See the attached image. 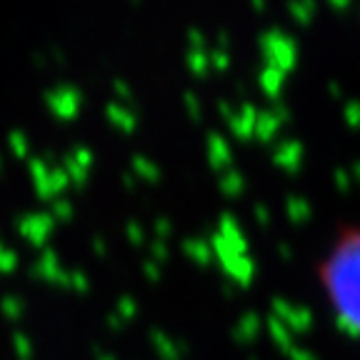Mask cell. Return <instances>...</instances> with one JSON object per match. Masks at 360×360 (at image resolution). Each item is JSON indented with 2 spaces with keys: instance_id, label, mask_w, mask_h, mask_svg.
Returning <instances> with one entry per match:
<instances>
[{
  "instance_id": "6da1fadb",
  "label": "cell",
  "mask_w": 360,
  "mask_h": 360,
  "mask_svg": "<svg viewBox=\"0 0 360 360\" xmlns=\"http://www.w3.org/2000/svg\"><path fill=\"white\" fill-rule=\"evenodd\" d=\"M338 326L360 338V231L345 233L321 268Z\"/></svg>"
},
{
  "instance_id": "7a4b0ae2",
  "label": "cell",
  "mask_w": 360,
  "mask_h": 360,
  "mask_svg": "<svg viewBox=\"0 0 360 360\" xmlns=\"http://www.w3.org/2000/svg\"><path fill=\"white\" fill-rule=\"evenodd\" d=\"M348 123L353 125V128L360 125V103H350L348 105Z\"/></svg>"
},
{
  "instance_id": "3957f363",
  "label": "cell",
  "mask_w": 360,
  "mask_h": 360,
  "mask_svg": "<svg viewBox=\"0 0 360 360\" xmlns=\"http://www.w3.org/2000/svg\"><path fill=\"white\" fill-rule=\"evenodd\" d=\"M358 178H360V165H358Z\"/></svg>"
}]
</instances>
